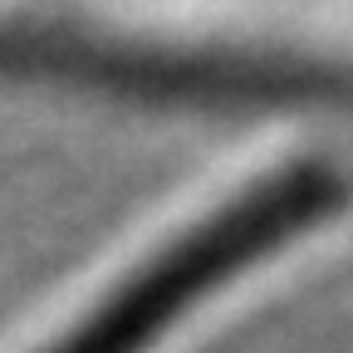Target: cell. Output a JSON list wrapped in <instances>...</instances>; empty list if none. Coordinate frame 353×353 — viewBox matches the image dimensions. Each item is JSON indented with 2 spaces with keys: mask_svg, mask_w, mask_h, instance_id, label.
Returning a JSON list of instances; mask_svg holds the SVG:
<instances>
[{
  "mask_svg": "<svg viewBox=\"0 0 353 353\" xmlns=\"http://www.w3.org/2000/svg\"><path fill=\"white\" fill-rule=\"evenodd\" d=\"M324 206L329 187L319 172L265 176L241 192V201L216 206L172 245L152 250L123 285L103 290L88 304L83 319L54 329V339L34 353H143L152 339L182 324L192 304L211 299L260 255L280 250L290 231H299Z\"/></svg>",
  "mask_w": 353,
  "mask_h": 353,
  "instance_id": "obj_1",
  "label": "cell"
}]
</instances>
